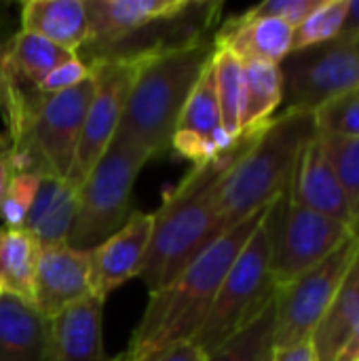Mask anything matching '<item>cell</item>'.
<instances>
[{
    "mask_svg": "<svg viewBox=\"0 0 359 361\" xmlns=\"http://www.w3.org/2000/svg\"><path fill=\"white\" fill-rule=\"evenodd\" d=\"M294 27L277 17L243 13L229 19L214 36L216 47H224L241 61L281 63L292 51Z\"/></svg>",
    "mask_w": 359,
    "mask_h": 361,
    "instance_id": "d6986e66",
    "label": "cell"
},
{
    "mask_svg": "<svg viewBox=\"0 0 359 361\" xmlns=\"http://www.w3.org/2000/svg\"><path fill=\"white\" fill-rule=\"evenodd\" d=\"M85 4L89 40L76 57L91 63L152 23L180 15L190 0H85Z\"/></svg>",
    "mask_w": 359,
    "mask_h": 361,
    "instance_id": "4fadbf2b",
    "label": "cell"
},
{
    "mask_svg": "<svg viewBox=\"0 0 359 361\" xmlns=\"http://www.w3.org/2000/svg\"><path fill=\"white\" fill-rule=\"evenodd\" d=\"M40 184V173L34 171H17L2 197L0 203V220L6 228H21L23 220L32 207Z\"/></svg>",
    "mask_w": 359,
    "mask_h": 361,
    "instance_id": "4dcf8cb0",
    "label": "cell"
},
{
    "mask_svg": "<svg viewBox=\"0 0 359 361\" xmlns=\"http://www.w3.org/2000/svg\"><path fill=\"white\" fill-rule=\"evenodd\" d=\"M17 152H15V142L11 137V133H0V203L2 197L13 180V176L17 173Z\"/></svg>",
    "mask_w": 359,
    "mask_h": 361,
    "instance_id": "836d02e7",
    "label": "cell"
},
{
    "mask_svg": "<svg viewBox=\"0 0 359 361\" xmlns=\"http://www.w3.org/2000/svg\"><path fill=\"white\" fill-rule=\"evenodd\" d=\"M334 361H359V324L353 328V332L349 334L347 343L343 345V349L339 351Z\"/></svg>",
    "mask_w": 359,
    "mask_h": 361,
    "instance_id": "74e56055",
    "label": "cell"
},
{
    "mask_svg": "<svg viewBox=\"0 0 359 361\" xmlns=\"http://www.w3.org/2000/svg\"><path fill=\"white\" fill-rule=\"evenodd\" d=\"M273 361H317V357L311 347V341H305L292 347L273 349Z\"/></svg>",
    "mask_w": 359,
    "mask_h": 361,
    "instance_id": "8d00e7d4",
    "label": "cell"
},
{
    "mask_svg": "<svg viewBox=\"0 0 359 361\" xmlns=\"http://www.w3.org/2000/svg\"><path fill=\"white\" fill-rule=\"evenodd\" d=\"M0 49H2V40H0Z\"/></svg>",
    "mask_w": 359,
    "mask_h": 361,
    "instance_id": "b9f144b4",
    "label": "cell"
},
{
    "mask_svg": "<svg viewBox=\"0 0 359 361\" xmlns=\"http://www.w3.org/2000/svg\"><path fill=\"white\" fill-rule=\"evenodd\" d=\"M269 254V237L262 220L226 273L212 309L195 336V343L205 355L214 353L231 336L252 324L275 300L277 288L271 279Z\"/></svg>",
    "mask_w": 359,
    "mask_h": 361,
    "instance_id": "52a82bcc",
    "label": "cell"
},
{
    "mask_svg": "<svg viewBox=\"0 0 359 361\" xmlns=\"http://www.w3.org/2000/svg\"><path fill=\"white\" fill-rule=\"evenodd\" d=\"M216 53L214 36H201L140 55L116 135L152 157L171 150L180 114Z\"/></svg>",
    "mask_w": 359,
    "mask_h": 361,
    "instance_id": "3957f363",
    "label": "cell"
},
{
    "mask_svg": "<svg viewBox=\"0 0 359 361\" xmlns=\"http://www.w3.org/2000/svg\"><path fill=\"white\" fill-rule=\"evenodd\" d=\"M104 300L87 296L49 319L51 361H114L104 351Z\"/></svg>",
    "mask_w": 359,
    "mask_h": 361,
    "instance_id": "ac0fdd59",
    "label": "cell"
},
{
    "mask_svg": "<svg viewBox=\"0 0 359 361\" xmlns=\"http://www.w3.org/2000/svg\"><path fill=\"white\" fill-rule=\"evenodd\" d=\"M89 76H91V68L85 61H80L78 57H72V59L59 63L57 68H53L44 76V80L40 82V95L51 97V95L63 93V91L85 82Z\"/></svg>",
    "mask_w": 359,
    "mask_h": 361,
    "instance_id": "1f68e13d",
    "label": "cell"
},
{
    "mask_svg": "<svg viewBox=\"0 0 359 361\" xmlns=\"http://www.w3.org/2000/svg\"><path fill=\"white\" fill-rule=\"evenodd\" d=\"M315 133L313 112H284L252 137L222 180L207 245L267 209L290 186L298 154Z\"/></svg>",
    "mask_w": 359,
    "mask_h": 361,
    "instance_id": "277c9868",
    "label": "cell"
},
{
    "mask_svg": "<svg viewBox=\"0 0 359 361\" xmlns=\"http://www.w3.org/2000/svg\"><path fill=\"white\" fill-rule=\"evenodd\" d=\"M152 159L148 150L114 135L106 152L76 188V218L68 245L89 252L121 231L133 216L131 192L142 167Z\"/></svg>",
    "mask_w": 359,
    "mask_h": 361,
    "instance_id": "5b68a950",
    "label": "cell"
},
{
    "mask_svg": "<svg viewBox=\"0 0 359 361\" xmlns=\"http://www.w3.org/2000/svg\"><path fill=\"white\" fill-rule=\"evenodd\" d=\"M317 4H320V0H267L262 4L250 8L248 13L260 15V17H277V19L290 23L292 27H296Z\"/></svg>",
    "mask_w": 359,
    "mask_h": 361,
    "instance_id": "d6a6232c",
    "label": "cell"
},
{
    "mask_svg": "<svg viewBox=\"0 0 359 361\" xmlns=\"http://www.w3.org/2000/svg\"><path fill=\"white\" fill-rule=\"evenodd\" d=\"M0 361H51L49 319L8 294H0Z\"/></svg>",
    "mask_w": 359,
    "mask_h": 361,
    "instance_id": "ffe728a7",
    "label": "cell"
},
{
    "mask_svg": "<svg viewBox=\"0 0 359 361\" xmlns=\"http://www.w3.org/2000/svg\"><path fill=\"white\" fill-rule=\"evenodd\" d=\"M91 296V258L63 245L40 247L34 275V309L51 319L78 300Z\"/></svg>",
    "mask_w": 359,
    "mask_h": 361,
    "instance_id": "5bb4252c",
    "label": "cell"
},
{
    "mask_svg": "<svg viewBox=\"0 0 359 361\" xmlns=\"http://www.w3.org/2000/svg\"><path fill=\"white\" fill-rule=\"evenodd\" d=\"M288 188L269 205L264 216L269 269L277 290L309 273L353 233L349 224L294 203Z\"/></svg>",
    "mask_w": 359,
    "mask_h": 361,
    "instance_id": "8992f818",
    "label": "cell"
},
{
    "mask_svg": "<svg viewBox=\"0 0 359 361\" xmlns=\"http://www.w3.org/2000/svg\"><path fill=\"white\" fill-rule=\"evenodd\" d=\"M267 212L269 207L220 235L171 281L150 292L148 307L129 347L114 361H152L178 343L195 341L226 273L262 224Z\"/></svg>",
    "mask_w": 359,
    "mask_h": 361,
    "instance_id": "6da1fadb",
    "label": "cell"
},
{
    "mask_svg": "<svg viewBox=\"0 0 359 361\" xmlns=\"http://www.w3.org/2000/svg\"><path fill=\"white\" fill-rule=\"evenodd\" d=\"M334 40L345 42V44H353L359 40V0H349L343 27Z\"/></svg>",
    "mask_w": 359,
    "mask_h": 361,
    "instance_id": "d590c367",
    "label": "cell"
},
{
    "mask_svg": "<svg viewBox=\"0 0 359 361\" xmlns=\"http://www.w3.org/2000/svg\"><path fill=\"white\" fill-rule=\"evenodd\" d=\"M21 32L40 36L74 55L89 40L85 0H30L21 6Z\"/></svg>",
    "mask_w": 359,
    "mask_h": 361,
    "instance_id": "44dd1931",
    "label": "cell"
},
{
    "mask_svg": "<svg viewBox=\"0 0 359 361\" xmlns=\"http://www.w3.org/2000/svg\"><path fill=\"white\" fill-rule=\"evenodd\" d=\"M275 334V300L243 330L220 345L205 361H260L273 349Z\"/></svg>",
    "mask_w": 359,
    "mask_h": 361,
    "instance_id": "4316f807",
    "label": "cell"
},
{
    "mask_svg": "<svg viewBox=\"0 0 359 361\" xmlns=\"http://www.w3.org/2000/svg\"><path fill=\"white\" fill-rule=\"evenodd\" d=\"M359 324V281L347 275L341 292L332 300V305L322 315L320 324L311 334V347L317 361H334L349 334Z\"/></svg>",
    "mask_w": 359,
    "mask_h": 361,
    "instance_id": "d4e9b609",
    "label": "cell"
},
{
    "mask_svg": "<svg viewBox=\"0 0 359 361\" xmlns=\"http://www.w3.org/2000/svg\"><path fill=\"white\" fill-rule=\"evenodd\" d=\"M349 0H320V4L294 27L292 51L330 42L339 36ZM290 51V53H292Z\"/></svg>",
    "mask_w": 359,
    "mask_h": 361,
    "instance_id": "f1b7e54d",
    "label": "cell"
},
{
    "mask_svg": "<svg viewBox=\"0 0 359 361\" xmlns=\"http://www.w3.org/2000/svg\"><path fill=\"white\" fill-rule=\"evenodd\" d=\"M351 275L355 277L359 281V250H358V256H355V260H353V267H351Z\"/></svg>",
    "mask_w": 359,
    "mask_h": 361,
    "instance_id": "f35d334b",
    "label": "cell"
},
{
    "mask_svg": "<svg viewBox=\"0 0 359 361\" xmlns=\"http://www.w3.org/2000/svg\"><path fill=\"white\" fill-rule=\"evenodd\" d=\"M317 137L343 186L355 218V231H359V137H330L320 133Z\"/></svg>",
    "mask_w": 359,
    "mask_h": 361,
    "instance_id": "83f0119b",
    "label": "cell"
},
{
    "mask_svg": "<svg viewBox=\"0 0 359 361\" xmlns=\"http://www.w3.org/2000/svg\"><path fill=\"white\" fill-rule=\"evenodd\" d=\"M40 245L23 228L0 226V294L32 302Z\"/></svg>",
    "mask_w": 359,
    "mask_h": 361,
    "instance_id": "cb8c5ba5",
    "label": "cell"
},
{
    "mask_svg": "<svg viewBox=\"0 0 359 361\" xmlns=\"http://www.w3.org/2000/svg\"><path fill=\"white\" fill-rule=\"evenodd\" d=\"M353 44H355V47H358V49H359V40H358V42H353Z\"/></svg>",
    "mask_w": 359,
    "mask_h": 361,
    "instance_id": "60d3db41",
    "label": "cell"
},
{
    "mask_svg": "<svg viewBox=\"0 0 359 361\" xmlns=\"http://www.w3.org/2000/svg\"><path fill=\"white\" fill-rule=\"evenodd\" d=\"M76 218V188L61 178L40 176L32 207L23 220V231L40 247L68 243Z\"/></svg>",
    "mask_w": 359,
    "mask_h": 361,
    "instance_id": "7402d4cb",
    "label": "cell"
},
{
    "mask_svg": "<svg viewBox=\"0 0 359 361\" xmlns=\"http://www.w3.org/2000/svg\"><path fill=\"white\" fill-rule=\"evenodd\" d=\"M93 97V76L85 82L47 97L19 135H11L17 169L66 180L74 163L85 116Z\"/></svg>",
    "mask_w": 359,
    "mask_h": 361,
    "instance_id": "ba28073f",
    "label": "cell"
},
{
    "mask_svg": "<svg viewBox=\"0 0 359 361\" xmlns=\"http://www.w3.org/2000/svg\"><path fill=\"white\" fill-rule=\"evenodd\" d=\"M256 133H243L220 157L193 165L165 195L163 205L152 214L150 247L140 273L148 292L171 281L207 245L222 180Z\"/></svg>",
    "mask_w": 359,
    "mask_h": 361,
    "instance_id": "7a4b0ae2",
    "label": "cell"
},
{
    "mask_svg": "<svg viewBox=\"0 0 359 361\" xmlns=\"http://www.w3.org/2000/svg\"><path fill=\"white\" fill-rule=\"evenodd\" d=\"M281 106V72L277 63L243 61L241 135L260 131Z\"/></svg>",
    "mask_w": 359,
    "mask_h": 361,
    "instance_id": "603a6c76",
    "label": "cell"
},
{
    "mask_svg": "<svg viewBox=\"0 0 359 361\" xmlns=\"http://www.w3.org/2000/svg\"><path fill=\"white\" fill-rule=\"evenodd\" d=\"M207 355L199 349V345L195 341H184L178 343L174 347H169L167 351L159 353L152 361H205Z\"/></svg>",
    "mask_w": 359,
    "mask_h": 361,
    "instance_id": "e575fe53",
    "label": "cell"
},
{
    "mask_svg": "<svg viewBox=\"0 0 359 361\" xmlns=\"http://www.w3.org/2000/svg\"><path fill=\"white\" fill-rule=\"evenodd\" d=\"M315 129L330 137H359V89L343 93L315 112Z\"/></svg>",
    "mask_w": 359,
    "mask_h": 361,
    "instance_id": "f546056e",
    "label": "cell"
},
{
    "mask_svg": "<svg viewBox=\"0 0 359 361\" xmlns=\"http://www.w3.org/2000/svg\"><path fill=\"white\" fill-rule=\"evenodd\" d=\"M235 142L237 140H231L222 127L209 63L180 114L171 150L182 159H188L193 165H201L226 152Z\"/></svg>",
    "mask_w": 359,
    "mask_h": 361,
    "instance_id": "2e32d148",
    "label": "cell"
},
{
    "mask_svg": "<svg viewBox=\"0 0 359 361\" xmlns=\"http://www.w3.org/2000/svg\"><path fill=\"white\" fill-rule=\"evenodd\" d=\"M152 235V214L133 212L127 224L97 247L89 250L91 258V294L106 298L129 279L140 277Z\"/></svg>",
    "mask_w": 359,
    "mask_h": 361,
    "instance_id": "9a60e30c",
    "label": "cell"
},
{
    "mask_svg": "<svg viewBox=\"0 0 359 361\" xmlns=\"http://www.w3.org/2000/svg\"><path fill=\"white\" fill-rule=\"evenodd\" d=\"M288 192L294 203L322 216L345 222L355 231L353 212L330 161L324 154L317 133L298 154Z\"/></svg>",
    "mask_w": 359,
    "mask_h": 361,
    "instance_id": "e0dca14e",
    "label": "cell"
},
{
    "mask_svg": "<svg viewBox=\"0 0 359 361\" xmlns=\"http://www.w3.org/2000/svg\"><path fill=\"white\" fill-rule=\"evenodd\" d=\"M260 361H273V349H269V351L264 353V357Z\"/></svg>",
    "mask_w": 359,
    "mask_h": 361,
    "instance_id": "ab89813d",
    "label": "cell"
},
{
    "mask_svg": "<svg viewBox=\"0 0 359 361\" xmlns=\"http://www.w3.org/2000/svg\"><path fill=\"white\" fill-rule=\"evenodd\" d=\"M284 112H315L326 102L359 89V49L330 40L288 53L279 63Z\"/></svg>",
    "mask_w": 359,
    "mask_h": 361,
    "instance_id": "30bf717a",
    "label": "cell"
},
{
    "mask_svg": "<svg viewBox=\"0 0 359 361\" xmlns=\"http://www.w3.org/2000/svg\"><path fill=\"white\" fill-rule=\"evenodd\" d=\"M358 250L359 231H353L317 267L277 290L273 349L292 347L311 338L322 315L341 292Z\"/></svg>",
    "mask_w": 359,
    "mask_h": 361,
    "instance_id": "9c48e42d",
    "label": "cell"
},
{
    "mask_svg": "<svg viewBox=\"0 0 359 361\" xmlns=\"http://www.w3.org/2000/svg\"><path fill=\"white\" fill-rule=\"evenodd\" d=\"M212 76L222 127L231 140H239L243 110V61L229 49L216 47L212 57Z\"/></svg>",
    "mask_w": 359,
    "mask_h": 361,
    "instance_id": "484cf974",
    "label": "cell"
},
{
    "mask_svg": "<svg viewBox=\"0 0 359 361\" xmlns=\"http://www.w3.org/2000/svg\"><path fill=\"white\" fill-rule=\"evenodd\" d=\"M76 57L74 53L28 32H17L0 49V114L6 133H21L38 106L47 99L40 95V82L59 63Z\"/></svg>",
    "mask_w": 359,
    "mask_h": 361,
    "instance_id": "8fae6325",
    "label": "cell"
},
{
    "mask_svg": "<svg viewBox=\"0 0 359 361\" xmlns=\"http://www.w3.org/2000/svg\"><path fill=\"white\" fill-rule=\"evenodd\" d=\"M87 66L91 68L93 76V97L85 116L74 163L66 178L74 188H78L85 182V178L89 176V171L106 152V148L110 146L118 131L125 102L138 68V59H97Z\"/></svg>",
    "mask_w": 359,
    "mask_h": 361,
    "instance_id": "7c38bea8",
    "label": "cell"
}]
</instances>
